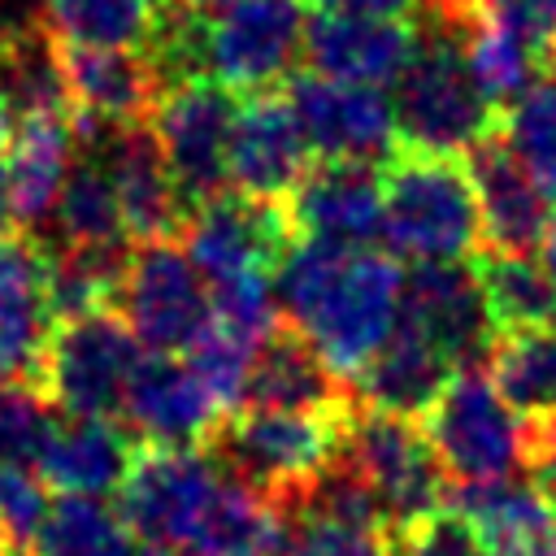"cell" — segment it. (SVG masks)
Returning <instances> with one entry per match:
<instances>
[{"label":"cell","mask_w":556,"mask_h":556,"mask_svg":"<svg viewBox=\"0 0 556 556\" xmlns=\"http://www.w3.org/2000/svg\"><path fill=\"white\" fill-rule=\"evenodd\" d=\"M117 313L148 352L178 356L213 321V295L195 261L178 248V239H156L130 252Z\"/></svg>","instance_id":"8fae6325"},{"label":"cell","mask_w":556,"mask_h":556,"mask_svg":"<svg viewBox=\"0 0 556 556\" xmlns=\"http://www.w3.org/2000/svg\"><path fill=\"white\" fill-rule=\"evenodd\" d=\"M143 348L117 308L56 321L39 391L65 417H117Z\"/></svg>","instance_id":"ba28073f"},{"label":"cell","mask_w":556,"mask_h":556,"mask_svg":"<svg viewBox=\"0 0 556 556\" xmlns=\"http://www.w3.org/2000/svg\"><path fill=\"white\" fill-rule=\"evenodd\" d=\"M530 473L556 495V417H530Z\"/></svg>","instance_id":"60d3db41"},{"label":"cell","mask_w":556,"mask_h":556,"mask_svg":"<svg viewBox=\"0 0 556 556\" xmlns=\"http://www.w3.org/2000/svg\"><path fill=\"white\" fill-rule=\"evenodd\" d=\"M235 113H239L235 91L213 78L174 83L161 91L152 109V130L174 169L178 195L187 200V213L200 200L226 191V152H230Z\"/></svg>","instance_id":"7c38bea8"},{"label":"cell","mask_w":556,"mask_h":556,"mask_svg":"<svg viewBox=\"0 0 556 556\" xmlns=\"http://www.w3.org/2000/svg\"><path fill=\"white\" fill-rule=\"evenodd\" d=\"M313 165V148L295 122V109L278 91H256L239 104L230 152H226V182L256 200H282L304 169Z\"/></svg>","instance_id":"d6986e66"},{"label":"cell","mask_w":556,"mask_h":556,"mask_svg":"<svg viewBox=\"0 0 556 556\" xmlns=\"http://www.w3.org/2000/svg\"><path fill=\"white\" fill-rule=\"evenodd\" d=\"M473 13L500 22L539 56L556 52V0H482Z\"/></svg>","instance_id":"ab89813d"},{"label":"cell","mask_w":556,"mask_h":556,"mask_svg":"<svg viewBox=\"0 0 556 556\" xmlns=\"http://www.w3.org/2000/svg\"><path fill=\"white\" fill-rule=\"evenodd\" d=\"M443 504L478 530L486 556H556V495L539 482L447 486Z\"/></svg>","instance_id":"cb8c5ba5"},{"label":"cell","mask_w":556,"mask_h":556,"mask_svg":"<svg viewBox=\"0 0 556 556\" xmlns=\"http://www.w3.org/2000/svg\"><path fill=\"white\" fill-rule=\"evenodd\" d=\"M486 374L521 417H556V321L500 330Z\"/></svg>","instance_id":"f546056e"},{"label":"cell","mask_w":556,"mask_h":556,"mask_svg":"<svg viewBox=\"0 0 556 556\" xmlns=\"http://www.w3.org/2000/svg\"><path fill=\"white\" fill-rule=\"evenodd\" d=\"M421 434L447 486L508 482L530 469V421H521L482 365H465L443 382L421 413Z\"/></svg>","instance_id":"277c9868"},{"label":"cell","mask_w":556,"mask_h":556,"mask_svg":"<svg viewBox=\"0 0 556 556\" xmlns=\"http://www.w3.org/2000/svg\"><path fill=\"white\" fill-rule=\"evenodd\" d=\"M165 0H39V22L56 43L148 48Z\"/></svg>","instance_id":"1f68e13d"},{"label":"cell","mask_w":556,"mask_h":556,"mask_svg":"<svg viewBox=\"0 0 556 556\" xmlns=\"http://www.w3.org/2000/svg\"><path fill=\"white\" fill-rule=\"evenodd\" d=\"M456 369L430 348L421 343L413 330L395 326L391 339L374 352V361L352 378V395L369 408L395 413V417H421L426 404L443 391V382Z\"/></svg>","instance_id":"83f0119b"},{"label":"cell","mask_w":556,"mask_h":556,"mask_svg":"<svg viewBox=\"0 0 556 556\" xmlns=\"http://www.w3.org/2000/svg\"><path fill=\"white\" fill-rule=\"evenodd\" d=\"M139 556H195V552H182V547H148V552H139Z\"/></svg>","instance_id":"7dc6e473"},{"label":"cell","mask_w":556,"mask_h":556,"mask_svg":"<svg viewBox=\"0 0 556 556\" xmlns=\"http://www.w3.org/2000/svg\"><path fill=\"white\" fill-rule=\"evenodd\" d=\"M139 443L143 439L117 417H56L35 456V473L61 495H104L117 491Z\"/></svg>","instance_id":"603a6c76"},{"label":"cell","mask_w":556,"mask_h":556,"mask_svg":"<svg viewBox=\"0 0 556 556\" xmlns=\"http://www.w3.org/2000/svg\"><path fill=\"white\" fill-rule=\"evenodd\" d=\"M274 295L282 321H291L352 387L400 326L404 274L369 243L291 239L274 269Z\"/></svg>","instance_id":"6da1fadb"},{"label":"cell","mask_w":556,"mask_h":556,"mask_svg":"<svg viewBox=\"0 0 556 556\" xmlns=\"http://www.w3.org/2000/svg\"><path fill=\"white\" fill-rule=\"evenodd\" d=\"M343 413H304V408H261L243 404L217 421L208 434L213 460L261 491L269 504L287 508L330 460L339 447Z\"/></svg>","instance_id":"5b68a950"},{"label":"cell","mask_w":556,"mask_h":556,"mask_svg":"<svg viewBox=\"0 0 556 556\" xmlns=\"http://www.w3.org/2000/svg\"><path fill=\"white\" fill-rule=\"evenodd\" d=\"M287 100L321 161H378L395 148V117L382 87H361L313 70L291 78Z\"/></svg>","instance_id":"9a60e30c"},{"label":"cell","mask_w":556,"mask_h":556,"mask_svg":"<svg viewBox=\"0 0 556 556\" xmlns=\"http://www.w3.org/2000/svg\"><path fill=\"white\" fill-rule=\"evenodd\" d=\"M400 326L413 330L421 343H430L452 369L482 365L495 339V321L486 313L482 282L473 265L447 261V265H417L404 278L400 300Z\"/></svg>","instance_id":"5bb4252c"},{"label":"cell","mask_w":556,"mask_h":556,"mask_svg":"<svg viewBox=\"0 0 556 556\" xmlns=\"http://www.w3.org/2000/svg\"><path fill=\"white\" fill-rule=\"evenodd\" d=\"M0 556H26V547L13 543V534L4 530V521H0Z\"/></svg>","instance_id":"bcb514c9"},{"label":"cell","mask_w":556,"mask_h":556,"mask_svg":"<svg viewBox=\"0 0 556 556\" xmlns=\"http://www.w3.org/2000/svg\"><path fill=\"white\" fill-rule=\"evenodd\" d=\"M543 269H547V278H552V287H556V222H552V230H547V239H543Z\"/></svg>","instance_id":"f6af8a7d"},{"label":"cell","mask_w":556,"mask_h":556,"mask_svg":"<svg viewBox=\"0 0 556 556\" xmlns=\"http://www.w3.org/2000/svg\"><path fill=\"white\" fill-rule=\"evenodd\" d=\"M500 104L473 78L460 30L434 17V30L417 43L408 70L395 78V139L413 152L469 156L478 143L495 135Z\"/></svg>","instance_id":"3957f363"},{"label":"cell","mask_w":556,"mask_h":556,"mask_svg":"<svg viewBox=\"0 0 556 556\" xmlns=\"http://www.w3.org/2000/svg\"><path fill=\"white\" fill-rule=\"evenodd\" d=\"M109 182L113 195L122 204V222L130 243H156V239H178L182 222H187V200L178 195L174 169L161 152V139L152 130V122H117V126H100L91 139H83Z\"/></svg>","instance_id":"4fadbf2b"},{"label":"cell","mask_w":556,"mask_h":556,"mask_svg":"<svg viewBox=\"0 0 556 556\" xmlns=\"http://www.w3.org/2000/svg\"><path fill=\"white\" fill-rule=\"evenodd\" d=\"M417 43H421V35L408 17L321 13L317 22H308L304 61L326 78H343V83H361V87H387L408 70Z\"/></svg>","instance_id":"44dd1931"},{"label":"cell","mask_w":556,"mask_h":556,"mask_svg":"<svg viewBox=\"0 0 556 556\" xmlns=\"http://www.w3.org/2000/svg\"><path fill=\"white\" fill-rule=\"evenodd\" d=\"M387 534H391L395 556H486L478 530L447 504H439L434 513H426L400 530H387Z\"/></svg>","instance_id":"74e56055"},{"label":"cell","mask_w":556,"mask_h":556,"mask_svg":"<svg viewBox=\"0 0 556 556\" xmlns=\"http://www.w3.org/2000/svg\"><path fill=\"white\" fill-rule=\"evenodd\" d=\"M52 330L56 308L48 291V243L30 230L0 235V382L39 391Z\"/></svg>","instance_id":"2e32d148"},{"label":"cell","mask_w":556,"mask_h":556,"mask_svg":"<svg viewBox=\"0 0 556 556\" xmlns=\"http://www.w3.org/2000/svg\"><path fill=\"white\" fill-rule=\"evenodd\" d=\"M334 456L374 491L387 530H400L447 500V478L413 417L369 408L352 395Z\"/></svg>","instance_id":"8992f818"},{"label":"cell","mask_w":556,"mask_h":556,"mask_svg":"<svg viewBox=\"0 0 556 556\" xmlns=\"http://www.w3.org/2000/svg\"><path fill=\"white\" fill-rule=\"evenodd\" d=\"M26 117H70L61 48L35 13L0 35V130L9 135Z\"/></svg>","instance_id":"484cf974"},{"label":"cell","mask_w":556,"mask_h":556,"mask_svg":"<svg viewBox=\"0 0 556 556\" xmlns=\"http://www.w3.org/2000/svg\"><path fill=\"white\" fill-rule=\"evenodd\" d=\"M321 13H382V17H408L421 9V0H308Z\"/></svg>","instance_id":"b9f144b4"},{"label":"cell","mask_w":556,"mask_h":556,"mask_svg":"<svg viewBox=\"0 0 556 556\" xmlns=\"http://www.w3.org/2000/svg\"><path fill=\"white\" fill-rule=\"evenodd\" d=\"M465 161H469V174H473L482 239L491 243V252H534V248H543L556 204L539 191V182L508 152V143L500 135H491Z\"/></svg>","instance_id":"7402d4cb"},{"label":"cell","mask_w":556,"mask_h":556,"mask_svg":"<svg viewBox=\"0 0 556 556\" xmlns=\"http://www.w3.org/2000/svg\"><path fill=\"white\" fill-rule=\"evenodd\" d=\"M500 139L556 204V74H534L508 104Z\"/></svg>","instance_id":"e575fe53"},{"label":"cell","mask_w":556,"mask_h":556,"mask_svg":"<svg viewBox=\"0 0 556 556\" xmlns=\"http://www.w3.org/2000/svg\"><path fill=\"white\" fill-rule=\"evenodd\" d=\"M52 217H56L61 243H87V248L91 243H130L113 182H109V174L91 148H87V156H78L70 165Z\"/></svg>","instance_id":"836d02e7"},{"label":"cell","mask_w":556,"mask_h":556,"mask_svg":"<svg viewBox=\"0 0 556 556\" xmlns=\"http://www.w3.org/2000/svg\"><path fill=\"white\" fill-rule=\"evenodd\" d=\"M295 239L369 243L382 235V174L369 161H317L282 195Z\"/></svg>","instance_id":"ffe728a7"},{"label":"cell","mask_w":556,"mask_h":556,"mask_svg":"<svg viewBox=\"0 0 556 556\" xmlns=\"http://www.w3.org/2000/svg\"><path fill=\"white\" fill-rule=\"evenodd\" d=\"M70 87V126L74 139H91L100 126L152 117L165 78L148 48H83L56 43Z\"/></svg>","instance_id":"e0dca14e"},{"label":"cell","mask_w":556,"mask_h":556,"mask_svg":"<svg viewBox=\"0 0 556 556\" xmlns=\"http://www.w3.org/2000/svg\"><path fill=\"white\" fill-rule=\"evenodd\" d=\"M74 126L70 117H26L4 139V169H9V208L13 222L30 235L52 217L65 174L74 165Z\"/></svg>","instance_id":"4316f807"},{"label":"cell","mask_w":556,"mask_h":556,"mask_svg":"<svg viewBox=\"0 0 556 556\" xmlns=\"http://www.w3.org/2000/svg\"><path fill=\"white\" fill-rule=\"evenodd\" d=\"M308 39V0H222L204 9V78L235 96L278 91L295 78Z\"/></svg>","instance_id":"52a82bcc"},{"label":"cell","mask_w":556,"mask_h":556,"mask_svg":"<svg viewBox=\"0 0 556 556\" xmlns=\"http://www.w3.org/2000/svg\"><path fill=\"white\" fill-rule=\"evenodd\" d=\"M282 539H287L282 508L222 469V482L187 547L195 556H278Z\"/></svg>","instance_id":"f1b7e54d"},{"label":"cell","mask_w":556,"mask_h":556,"mask_svg":"<svg viewBox=\"0 0 556 556\" xmlns=\"http://www.w3.org/2000/svg\"><path fill=\"white\" fill-rule=\"evenodd\" d=\"M26 556H135V534L100 495L48 500Z\"/></svg>","instance_id":"4dcf8cb0"},{"label":"cell","mask_w":556,"mask_h":556,"mask_svg":"<svg viewBox=\"0 0 556 556\" xmlns=\"http://www.w3.org/2000/svg\"><path fill=\"white\" fill-rule=\"evenodd\" d=\"M126 426L143 443L161 447H204L217 421L226 417L208 387L195 378V369L174 352H143L126 400H122Z\"/></svg>","instance_id":"ac0fdd59"},{"label":"cell","mask_w":556,"mask_h":556,"mask_svg":"<svg viewBox=\"0 0 556 556\" xmlns=\"http://www.w3.org/2000/svg\"><path fill=\"white\" fill-rule=\"evenodd\" d=\"M486 313L495 330H521V326H547L556 321V287L530 252H486L473 265Z\"/></svg>","instance_id":"d6a6232c"},{"label":"cell","mask_w":556,"mask_h":556,"mask_svg":"<svg viewBox=\"0 0 556 556\" xmlns=\"http://www.w3.org/2000/svg\"><path fill=\"white\" fill-rule=\"evenodd\" d=\"M52 426H56V408L43 400V391L22 382H0V460L35 465Z\"/></svg>","instance_id":"8d00e7d4"},{"label":"cell","mask_w":556,"mask_h":556,"mask_svg":"<svg viewBox=\"0 0 556 556\" xmlns=\"http://www.w3.org/2000/svg\"><path fill=\"white\" fill-rule=\"evenodd\" d=\"M48 508V486L26 460H0V521L17 547L30 543L39 517Z\"/></svg>","instance_id":"f35d334b"},{"label":"cell","mask_w":556,"mask_h":556,"mask_svg":"<svg viewBox=\"0 0 556 556\" xmlns=\"http://www.w3.org/2000/svg\"><path fill=\"white\" fill-rule=\"evenodd\" d=\"M187 4H200V9H208V4H222V0H187Z\"/></svg>","instance_id":"c3c4849f"},{"label":"cell","mask_w":556,"mask_h":556,"mask_svg":"<svg viewBox=\"0 0 556 556\" xmlns=\"http://www.w3.org/2000/svg\"><path fill=\"white\" fill-rule=\"evenodd\" d=\"M182 252L195 261L208 287L239 278H274L291 248V222L282 200H256L243 191H217L200 200L182 222Z\"/></svg>","instance_id":"30bf717a"},{"label":"cell","mask_w":556,"mask_h":556,"mask_svg":"<svg viewBox=\"0 0 556 556\" xmlns=\"http://www.w3.org/2000/svg\"><path fill=\"white\" fill-rule=\"evenodd\" d=\"M243 404L339 413L343 404H352V387L317 356V348L291 321H278L274 334L252 352Z\"/></svg>","instance_id":"d4e9b609"},{"label":"cell","mask_w":556,"mask_h":556,"mask_svg":"<svg viewBox=\"0 0 556 556\" xmlns=\"http://www.w3.org/2000/svg\"><path fill=\"white\" fill-rule=\"evenodd\" d=\"M382 235L413 265L465 261L482 239L469 161L413 148L391 152L382 165Z\"/></svg>","instance_id":"7a4b0ae2"},{"label":"cell","mask_w":556,"mask_h":556,"mask_svg":"<svg viewBox=\"0 0 556 556\" xmlns=\"http://www.w3.org/2000/svg\"><path fill=\"white\" fill-rule=\"evenodd\" d=\"M4 130H0V235H9V222H13V208H9V169H4Z\"/></svg>","instance_id":"ee69618b"},{"label":"cell","mask_w":556,"mask_h":556,"mask_svg":"<svg viewBox=\"0 0 556 556\" xmlns=\"http://www.w3.org/2000/svg\"><path fill=\"white\" fill-rule=\"evenodd\" d=\"M426 9H430V17H439V22H447V26H460L482 0H421Z\"/></svg>","instance_id":"7bdbcfd3"},{"label":"cell","mask_w":556,"mask_h":556,"mask_svg":"<svg viewBox=\"0 0 556 556\" xmlns=\"http://www.w3.org/2000/svg\"><path fill=\"white\" fill-rule=\"evenodd\" d=\"M287 539L278 556H395L391 534L382 526H352L313 513H282Z\"/></svg>","instance_id":"d590c367"},{"label":"cell","mask_w":556,"mask_h":556,"mask_svg":"<svg viewBox=\"0 0 556 556\" xmlns=\"http://www.w3.org/2000/svg\"><path fill=\"white\" fill-rule=\"evenodd\" d=\"M222 482V465L208 447H161L139 443L126 478L117 482V517L135 539L156 547H187L213 491Z\"/></svg>","instance_id":"9c48e42d"}]
</instances>
